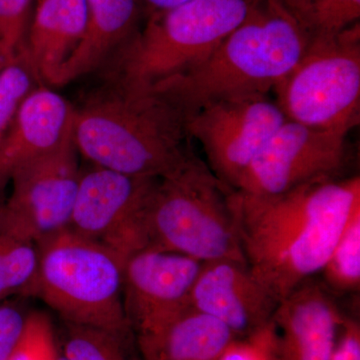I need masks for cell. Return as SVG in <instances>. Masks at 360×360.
Here are the masks:
<instances>
[{
  "mask_svg": "<svg viewBox=\"0 0 360 360\" xmlns=\"http://www.w3.org/2000/svg\"><path fill=\"white\" fill-rule=\"evenodd\" d=\"M246 264L277 302L321 272L355 210L359 176L315 180L270 198L231 191Z\"/></svg>",
  "mask_w": 360,
  "mask_h": 360,
  "instance_id": "cell-1",
  "label": "cell"
},
{
  "mask_svg": "<svg viewBox=\"0 0 360 360\" xmlns=\"http://www.w3.org/2000/svg\"><path fill=\"white\" fill-rule=\"evenodd\" d=\"M309 34L277 0L257 6L200 65L155 85L184 120L203 106L241 97L265 96L302 58Z\"/></svg>",
  "mask_w": 360,
  "mask_h": 360,
  "instance_id": "cell-2",
  "label": "cell"
},
{
  "mask_svg": "<svg viewBox=\"0 0 360 360\" xmlns=\"http://www.w3.org/2000/svg\"><path fill=\"white\" fill-rule=\"evenodd\" d=\"M78 153L94 167L131 176H165L193 153L186 120L165 97L108 82L75 108Z\"/></svg>",
  "mask_w": 360,
  "mask_h": 360,
  "instance_id": "cell-3",
  "label": "cell"
},
{
  "mask_svg": "<svg viewBox=\"0 0 360 360\" xmlns=\"http://www.w3.org/2000/svg\"><path fill=\"white\" fill-rule=\"evenodd\" d=\"M258 0H189L149 15L108 60V82L150 91L155 85L205 61L257 6Z\"/></svg>",
  "mask_w": 360,
  "mask_h": 360,
  "instance_id": "cell-4",
  "label": "cell"
},
{
  "mask_svg": "<svg viewBox=\"0 0 360 360\" xmlns=\"http://www.w3.org/2000/svg\"><path fill=\"white\" fill-rule=\"evenodd\" d=\"M231 191L202 161L189 156L156 184L146 212L148 248L202 264L224 259L246 264Z\"/></svg>",
  "mask_w": 360,
  "mask_h": 360,
  "instance_id": "cell-5",
  "label": "cell"
},
{
  "mask_svg": "<svg viewBox=\"0 0 360 360\" xmlns=\"http://www.w3.org/2000/svg\"><path fill=\"white\" fill-rule=\"evenodd\" d=\"M37 248L39 266L33 296L65 323L129 340L132 330L122 297L127 258L70 227L40 241Z\"/></svg>",
  "mask_w": 360,
  "mask_h": 360,
  "instance_id": "cell-6",
  "label": "cell"
},
{
  "mask_svg": "<svg viewBox=\"0 0 360 360\" xmlns=\"http://www.w3.org/2000/svg\"><path fill=\"white\" fill-rule=\"evenodd\" d=\"M274 91L286 120L349 132L359 122V22L338 34L312 35L302 58Z\"/></svg>",
  "mask_w": 360,
  "mask_h": 360,
  "instance_id": "cell-7",
  "label": "cell"
},
{
  "mask_svg": "<svg viewBox=\"0 0 360 360\" xmlns=\"http://www.w3.org/2000/svg\"><path fill=\"white\" fill-rule=\"evenodd\" d=\"M77 155L71 125L56 148L14 170L11 195L0 202V231L37 245L68 229L82 175Z\"/></svg>",
  "mask_w": 360,
  "mask_h": 360,
  "instance_id": "cell-8",
  "label": "cell"
},
{
  "mask_svg": "<svg viewBox=\"0 0 360 360\" xmlns=\"http://www.w3.org/2000/svg\"><path fill=\"white\" fill-rule=\"evenodd\" d=\"M348 134L286 120L232 191L250 198H270L315 180L335 179L345 163Z\"/></svg>",
  "mask_w": 360,
  "mask_h": 360,
  "instance_id": "cell-9",
  "label": "cell"
},
{
  "mask_svg": "<svg viewBox=\"0 0 360 360\" xmlns=\"http://www.w3.org/2000/svg\"><path fill=\"white\" fill-rule=\"evenodd\" d=\"M158 179L97 167L82 172L70 229L125 258L148 248L146 212Z\"/></svg>",
  "mask_w": 360,
  "mask_h": 360,
  "instance_id": "cell-10",
  "label": "cell"
},
{
  "mask_svg": "<svg viewBox=\"0 0 360 360\" xmlns=\"http://www.w3.org/2000/svg\"><path fill=\"white\" fill-rule=\"evenodd\" d=\"M286 118L269 94L226 99L186 118L188 136L200 142L210 170L233 188Z\"/></svg>",
  "mask_w": 360,
  "mask_h": 360,
  "instance_id": "cell-11",
  "label": "cell"
},
{
  "mask_svg": "<svg viewBox=\"0 0 360 360\" xmlns=\"http://www.w3.org/2000/svg\"><path fill=\"white\" fill-rule=\"evenodd\" d=\"M201 265L194 258L151 248L127 258L123 307L136 338L155 335L191 309Z\"/></svg>",
  "mask_w": 360,
  "mask_h": 360,
  "instance_id": "cell-12",
  "label": "cell"
},
{
  "mask_svg": "<svg viewBox=\"0 0 360 360\" xmlns=\"http://www.w3.org/2000/svg\"><path fill=\"white\" fill-rule=\"evenodd\" d=\"M278 302L245 262L215 260L201 265L191 290V309L245 338L274 321Z\"/></svg>",
  "mask_w": 360,
  "mask_h": 360,
  "instance_id": "cell-13",
  "label": "cell"
},
{
  "mask_svg": "<svg viewBox=\"0 0 360 360\" xmlns=\"http://www.w3.org/2000/svg\"><path fill=\"white\" fill-rule=\"evenodd\" d=\"M342 316L321 284L307 279L274 312L278 360H331Z\"/></svg>",
  "mask_w": 360,
  "mask_h": 360,
  "instance_id": "cell-14",
  "label": "cell"
},
{
  "mask_svg": "<svg viewBox=\"0 0 360 360\" xmlns=\"http://www.w3.org/2000/svg\"><path fill=\"white\" fill-rule=\"evenodd\" d=\"M73 111L58 92L35 87L0 143V184L6 186L14 170L56 148L72 125Z\"/></svg>",
  "mask_w": 360,
  "mask_h": 360,
  "instance_id": "cell-15",
  "label": "cell"
},
{
  "mask_svg": "<svg viewBox=\"0 0 360 360\" xmlns=\"http://www.w3.org/2000/svg\"><path fill=\"white\" fill-rule=\"evenodd\" d=\"M85 0H39L22 51L39 80L53 85L59 70L82 39Z\"/></svg>",
  "mask_w": 360,
  "mask_h": 360,
  "instance_id": "cell-16",
  "label": "cell"
},
{
  "mask_svg": "<svg viewBox=\"0 0 360 360\" xmlns=\"http://www.w3.org/2000/svg\"><path fill=\"white\" fill-rule=\"evenodd\" d=\"M86 23L82 39L59 70L53 85L75 82L105 65L134 34L137 0H85Z\"/></svg>",
  "mask_w": 360,
  "mask_h": 360,
  "instance_id": "cell-17",
  "label": "cell"
},
{
  "mask_svg": "<svg viewBox=\"0 0 360 360\" xmlns=\"http://www.w3.org/2000/svg\"><path fill=\"white\" fill-rule=\"evenodd\" d=\"M236 338L221 322L191 309L136 341L142 360H217Z\"/></svg>",
  "mask_w": 360,
  "mask_h": 360,
  "instance_id": "cell-18",
  "label": "cell"
},
{
  "mask_svg": "<svg viewBox=\"0 0 360 360\" xmlns=\"http://www.w3.org/2000/svg\"><path fill=\"white\" fill-rule=\"evenodd\" d=\"M39 266L37 243L0 231V302L33 296Z\"/></svg>",
  "mask_w": 360,
  "mask_h": 360,
  "instance_id": "cell-19",
  "label": "cell"
},
{
  "mask_svg": "<svg viewBox=\"0 0 360 360\" xmlns=\"http://www.w3.org/2000/svg\"><path fill=\"white\" fill-rule=\"evenodd\" d=\"M331 290L352 292L360 284V208L355 210L321 271Z\"/></svg>",
  "mask_w": 360,
  "mask_h": 360,
  "instance_id": "cell-20",
  "label": "cell"
},
{
  "mask_svg": "<svg viewBox=\"0 0 360 360\" xmlns=\"http://www.w3.org/2000/svg\"><path fill=\"white\" fill-rule=\"evenodd\" d=\"M129 341L103 329L65 323L59 349L66 360H132Z\"/></svg>",
  "mask_w": 360,
  "mask_h": 360,
  "instance_id": "cell-21",
  "label": "cell"
},
{
  "mask_svg": "<svg viewBox=\"0 0 360 360\" xmlns=\"http://www.w3.org/2000/svg\"><path fill=\"white\" fill-rule=\"evenodd\" d=\"M37 80L22 49L0 70V143Z\"/></svg>",
  "mask_w": 360,
  "mask_h": 360,
  "instance_id": "cell-22",
  "label": "cell"
},
{
  "mask_svg": "<svg viewBox=\"0 0 360 360\" xmlns=\"http://www.w3.org/2000/svg\"><path fill=\"white\" fill-rule=\"evenodd\" d=\"M359 18L360 0H309L296 16L309 37L338 34Z\"/></svg>",
  "mask_w": 360,
  "mask_h": 360,
  "instance_id": "cell-23",
  "label": "cell"
},
{
  "mask_svg": "<svg viewBox=\"0 0 360 360\" xmlns=\"http://www.w3.org/2000/svg\"><path fill=\"white\" fill-rule=\"evenodd\" d=\"M60 349L49 315L30 311L20 342L8 360H58Z\"/></svg>",
  "mask_w": 360,
  "mask_h": 360,
  "instance_id": "cell-24",
  "label": "cell"
},
{
  "mask_svg": "<svg viewBox=\"0 0 360 360\" xmlns=\"http://www.w3.org/2000/svg\"><path fill=\"white\" fill-rule=\"evenodd\" d=\"M32 0H0V49L13 58L22 49Z\"/></svg>",
  "mask_w": 360,
  "mask_h": 360,
  "instance_id": "cell-25",
  "label": "cell"
},
{
  "mask_svg": "<svg viewBox=\"0 0 360 360\" xmlns=\"http://www.w3.org/2000/svg\"><path fill=\"white\" fill-rule=\"evenodd\" d=\"M30 311L20 300L0 302V360H8L25 333Z\"/></svg>",
  "mask_w": 360,
  "mask_h": 360,
  "instance_id": "cell-26",
  "label": "cell"
},
{
  "mask_svg": "<svg viewBox=\"0 0 360 360\" xmlns=\"http://www.w3.org/2000/svg\"><path fill=\"white\" fill-rule=\"evenodd\" d=\"M331 360H360L359 321L343 315Z\"/></svg>",
  "mask_w": 360,
  "mask_h": 360,
  "instance_id": "cell-27",
  "label": "cell"
},
{
  "mask_svg": "<svg viewBox=\"0 0 360 360\" xmlns=\"http://www.w3.org/2000/svg\"><path fill=\"white\" fill-rule=\"evenodd\" d=\"M189 0H137L139 7L148 11L149 15L162 13L168 9L174 8L181 4H186Z\"/></svg>",
  "mask_w": 360,
  "mask_h": 360,
  "instance_id": "cell-28",
  "label": "cell"
},
{
  "mask_svg": "<svg viewBox=\"0 0 360 360\" xmlns=\"http://www.w3.org/2000/svg\"><path fill=\"white\" fill-rule=\"evenodd\" d=\"M277 1L281 2L296 18L297 14L309 4V0H277Z\"/></svg>",
  "mask_w": 360,
  "mask_h": 360,
  "instance_id": "cell-29",
  "label": "cell"
},
{
  "mask_svg": "<svg viewBox=\"0 0 360 360\" xmlns=\"http://www.w3.org/2000/svg\"><path fill=\"white\" fill-rule=\"evenodd\" d=\"M11 59V58H9V56H7L6 54L0 49V70H1V68H4V66L6 65Z\"/></svg>",
  "mask_w": 360,
  "mask_h": 360,
  "instance_id": "cell-30",
  "label": "cell"
},
{
  "mask_svg": "<svg viewBox=\"0 0 360 360\" xmlns=\"http://www.w3.org/2000/svg\"><path fill=\"white\" fill-rule=\"evenodd\" d=\"M4 187L6 186H1V184H0V202H1V194L4 193Z\"/></svg>",
  "mask_w": 360,
  "mask_h": 360,
  "instance_id": "cell-31",
  "label": "cell"
},
{
  "mask_svg": "<svg viewBox=\"0 0 360 360\" xmlns=\"http://www.w3.org/2000/svg\"><path fill=\"white\" fill-rule=\"evenodd\" d=\"M58 360H66L65 357L63 356V354H61V352L60 355H59Z\"/></svg>",
  "mask_w": 360,
  "mask_h": 360,
  "instance_id": "cell-32",
  "label": "cell"
}]
</instances>
